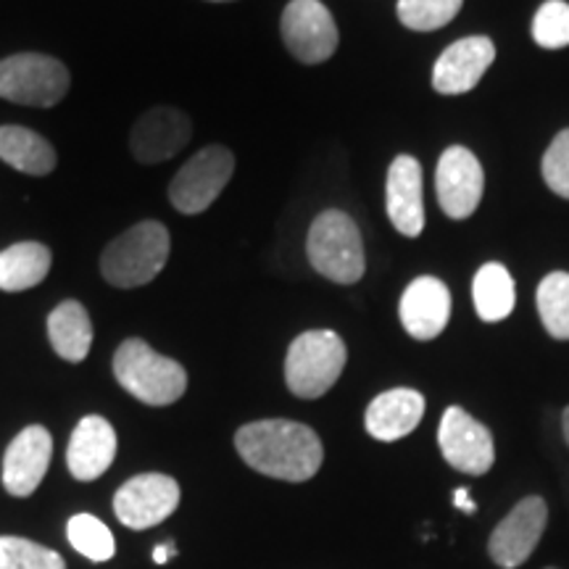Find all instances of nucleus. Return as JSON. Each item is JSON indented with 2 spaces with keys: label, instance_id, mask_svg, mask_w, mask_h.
Here are the masks:
<instances>
[{
  "label": "nucleus",
  "instance_id": "obj_1",
  "mask_svg": "<svg viewBox=\"0 0 569 569\" xmlns=\"http://www.w3.org/2000/svg\"><path fill=\"white\" fill-rule=\"evenodd\" d=\"M240 459L256 472L284 482L311 480L322 467V440L293 419H261L234 432Z\"/></svg>",
  "mask_w": 569,
  "mask_h": 569
},
{
  "label": "nucleus",
  "instance_id": "obj_2",
  "mask_svg": "<svg viewBox=\"0 0 569 569\" xmlns=\"http://www.w3.org/2000/svg\"><path fill=\"white\" fill-rule=\"evenodd\" d=\"M113 375L127 393L148 407H169L188 390V372L180 361L156 353L146 340L130 338L113 353Z\"/></svg>",
  "mask_w": 569,
  "mask_h": 569
},
{
  "label": "nucleus",
  "instance_id": "obj_3",
  "mask_svg": "<svg viewBox=\"0 0 569 569\" xmlns=\"http://www.w3.org/2000/svg\"><path fill=\"white\" fill-rule=\"evenodd\" d=\"M169 230L156 219L138 222L130 230L113 238L103 251L101 272L113 288H142L167 267Z\"/></svg>",
  "mask_w": 569,
  "mask_h": 569
},
{
  "label": "nucleus",
  "instance_id": "obj_4",
  "mask_svg": "<svg viewBox=\"0 0 569 569\" xmlns=\"http://www.w3.org/2000/svg\"><path fill=\"white\" fill-rule=\"evenodd\" d=\"M306 253L319 274L338 284H353L365 277V243L359 227L346 211L319 213L309 230Z\"/></svg>",
  "mask_w": 569,
  "mask_h": 569
},
{
  "label": "nucleus",
  "instance_id": "obj_5",
  "mask_svg": "<svg viewBox=\"0 0 569 569\" xmlns=\"http://www.w3.org/2000/svg\"><path fill=\"white\" fill-rule=\"evenodd\" d=\"M346 343L332 330H309L298 336L284 359V382L298 398H322L346 369Z\"/></svg>",
  "mask_w": 569,
  "mask_h": 569
},
{
  "label": "nucleus",
  "instance_id": "obj_6",
  "mask_svg": "<svg viewBox=\"0 0 569 569\" xmlns=\"http://www.w3.org/2000/svg\"><path fill=\"white\" fill-rule=\"evenodd\" d=\"M69 92V69L42 53H17L0 61V98L19 106L51 109Z\"/></svg>",
  "mask_w": 569,
  "mask_h": 569
},
{
  "label": "nucleus",
  "instance_id": "obj_7",
  "mask_svg": "<svg viewBox=\"0 0 569 569\" xmlns=\"http://www.w3.org/2000/svg\"><path fill=\"white\" fill-rule=\"evenodd\" d=\"M234 172V156L224 146L198 151L169 184V201L180 213H201L217 201Z\"/></svg>",
  "mask_w": 569,
  "mask_h": 569
},
{
  "label": "nucleus",
  "instance_id": "obj_8",
  "mask_svg": "<svg viewBox=\"0 0 569 569\" xmlns=\"http://www.w3.org/2000/svg\"><path fill=\"white\" fill-rule=\"evenodd\" d=\"M549 525V507L540 496H528L509 511L488 538V557L496 567L517 569L532 557Z\"/></svg>",
  "mask_w": 569,
  "mask_h": 569
},
{
  "label": "nucleus",
  "instance_id": "obj_9",
  "mask_svg": "<svg viewBox=\"0 0 569 569\" xmlns=\"http://www.w3.org/2000/svg\"><path fill=\"white\" fill-rule=\"evenodd\" d=\"M282 40L293 59L322 63L338 51V27L319 0H290L282 11Z\"/></svg>",
  "mask_w": 569,
  "mask_h": 569
},
{
  "label": "nucleus",
  "instance_id": "obj_10",
  "mask_svg": "<svg viewBox=\"0 0 569 569\" xmlns=\"http://www.w3.org/2000/svg\"><path fill=\"white\" fill-rule=\"evenodd\" d=\"M180 507V486L174 478L159 472H146L127 480L113 496L117 519L130 530H148L172 517Z\"/></svg>",
  "mask_w": 569,
  "mask_h": 569
},
{
  "label": "nucleus",
  "instance_id": "obj_11",
  "mask_svg": "<svg viewBox=\"0 0 569 569\" xmlns=\"http://www.w3.org/2000/svg\"><path fill=\"white\" fill-rule=\"evenodd\" d=\"M438 446L443 459L459 472L480 478L496 461L493 436L465 409L451 407L443 411L438 427Z\"/></svg>",
  "mask_w": 569,
  "mask_h": 569
},
{
  "label": "nucleus",
  "instance_id": "obj_12",
  "mask_svg": "<svg viewBox=\"0 0 569 569\" xmlns=\"http://www.w3.org/2000/svg\"><path fill=\"white\" fill-rule=\"evenodd\" d=\"M482 167L469 148L451 146L440 156L438 172H436V188L440 209L451 219H467L478 211L482 198Z\"/></svg>",
  "mask_w": 569,
  "mask_h": 569
},
{
  "label": "nucleus",
  "instance_id": "obj_13",
  "mask_svg": "<svg viewBox=\"0 0 569 569\" xmlns=\"http://www.w3.org/2000/svg\"><path fill=\"white\" fill-rule=\"evenodd\" d=\"M193 124L188 113L174 106H156L134 122L130 132L132 156L140 163H161L172 159L190 142Z\"/></svg>",
  "mask_w": 569,
  "mask_h": 569
},
{
  "label": "nucleus",
  "instance_id": "obj_14",
  "mask_svg": "<svg viewBox=\"0 0 569 569\" xmlns=\"http://www.w3.org/2000/svg\"><path fill=\"white\" fill-rule=\"evenodd\" d=\"M53 457V438L46 427L30 425L11 440L3 457V486L11 496H32Z\"/></svg>",
  "mask_w": 569,
  "mask_h": 569
},
{
  "label": "nucleus",
  "instance_id": "obj_15",
  "mask_svg": "<svg viewBox=\"0 0 569 569\" xmlns=\"http://www.w3.org/2000/svg\"><path fill=\"white\" fill-rule=\"evenodd\" d=\"M496 59L493 40L475 34V38L457 40L448 46L432 69V88L440 96H465V92L478 88L486 77L490 63Z\"/></svg>",
  "mask_w": 569,
  "mask_h": 569
},
{
  "label": "nucleus",
  "instance_id": "obj_16",
  "mask_svg": "<svg viewBox=\"0 0 569 569\" xmlns=\"http://www.w3.org/2000/svg\"><path fill=\"white\" fill-rule=\"evenodd\" d=\"M398 317H401L403 330L415 340L438 338L451 319V293L438 277H417L403 290Z\"/></svg>",
  "mask_w": 569,
  "mask_h": 569
},
{
  "label": "nucleus",
  "instance_id": "obj_17",
  "mask_svg": "<svg viewBox=\"0 0 569 569\" xmlns=\"http://www.w3.org/2000/svg\"><path fill=\"white\" fill-rule=\"evenodd\" d=\"M386 206L390 224L407 238H417L425 230V193L422 167L415 156H398L388 169Z\"/></svg>",
  "mask_w": 569,
  "mask_h": 569
},
{
  "label": "nucleus",
  "instance_id": "obj_18",
  "mask_svg": "<svg viewBox=\"0 0 569 569\" xmlns=\"http://www.w3.org/2000/svg\"><path fill=\"white\" fill-rule=\"evenodd\" d=\"M117 457V432L109 419L84 417L71 432L67 448V465L71 478L80 482L98 480Z\"/></svg>",
  "mask_w": 569,
  "mask_h": 569
},
{
  "label": "nucleus",
  "instance_id": "obj_19",
  "mask_svg": "<svg viewBox=\"0 0 569 569\" xmlns=\"http://www.w3.org/2000/svg\"><path fill=\"white\" fill-rule=\"evenodd\" d=\"M425 417V396L411 388H393L375 398L367 407V432L382 443L407 438Z\"/></svg>",
  "mask_w": 569,
  "mask_h": 569
},
{
  "label": "nucleus",
  "instance_id": "obj_20",
  "mask_svg": "<svg viewBox=\"0 0 569 569\" xmlns=\"http://www.w3.org/2000/svg\"><path fill=\"white\" fill-rule=\"evenodd\" d=\"M48 338L61 359L80 365L88 359L92 346V322L80 301H63L48 317Z\"/></svg>",
  "mask_w": 569,
  "mask_h": 569
},
{
  "label": "nucleus",
  "instance_id": "obj_21",
  "mask_svg": "<svg viewBox=\"0 0 569 569\" xmlns=\"http://www.w3.org/2000/svg\"><path fill=\"white\" fill-rule=\"evenodd\" d=\"M0 159L24 174H51L59 163L53 146L27 127H0Z\"/></svg>",
  "mask_w": 569,
  "mask_h": 569
},
{
  "label": "nucleus",
  "instance_id": "obj_22",
  "mask_svg": "<svg viewBox=\"0 0 569 569\" xmlns=\"http://www.w3.org/2000/svg\"><path fill=\"white\" fill-rule=\"evenodd\" d=\"M53 256L42 243H17L0 251V290L21 293L46 280Z\"/></svg>",
  "mask_w": 569,
  "mask_h": 569
},
{
  "label": "nucleus",
  "instance_id": "obj_23",
  "mask_svg": "<svg viewBox=\"0 0 569 569\" xmlns=\"http://www.w3.org/2000/svg\"><path fill=\"white\" fill-rule=\"evenodd\" d=\"M472 298L482 322H501V319H507L517 303L515 280H511L509 269L496 264V261L480 267L472 282Z\"/></svg>",
  "mask_w": 569,
  "mask_h": 569
},
{
  "label": "nucleus",
  "instance_id": "obj_24",
  "mask_svg": "<svg viewBox=\"0 0 569 569\" xmlns=\"http://www.w3.org/2000/svg\"><path fill=\"white\" fill-rule=\"evenodd\" d=\"M538 315L551 338L569 340V272H551L540 280Z\"/></svg>",
  "mask_w": 569,
  "mask_h": 569
},
{
  "label": "nucleus",
  "instance_id": "obj_25",
  "mask_svg": "<svg viewBox=\"0 0 569 569\" xmlns=\"http://www.w3.org/2000/svg\"><path fill=\"white\" fill-rule=\"evenodd\" d=\"M67 538L71 549L90 561H109L117 553V540L98 517L74 515L67 525Z\"/></svg>",
  "mask_w": 569,
  "mask_h": 569
},
{
  "label": "nucleus",
  "instance_id": "obj_26",
  "mask_svg": "<svg viewBox=\"0 0 569 569\" xmlns=\"http://www.w3.org/2000/svg\"><path fill=\"white\" fill-rule=\"evenodd\" d=\"M465 0H398V21L415 32L446 27L461 11Z\"/></svg>",
  "mask_w": 569,
  "mask_h": 569
},
{
  "label": "nucleus",
  "instance_id": "obj_27",
  "mask_svg": "<svg viewBox=\"0 0 569 569\" xmlns=\"http://www.w3.org/2000/svg\"><path fill=\"white\" fill-rule=\"evenodd\" d=\"M0 569H67V561L27 538L0 536Z\"/></svg>",
  "mask_w": 569,
  "mask_h": 569
},
{
  "label": "nucleus",
  "instance_id": "obj_28",
  "mask_svg": "<svg viewBox=\"0 0 569 569\" xmlns=\"http://www.w3.org/2000/svg\"><path fill=\"white\" fill-rule=\"evenodd\" d=\"M532 38L540 48L559 51L569 46V3L565 0H549L532 19Z\"/></svg>",
  "mask_w": 569,
  "mask_h": 569
},
{
  "label": "nucleus",
  "instance_id": "obj_29",
  "mask_svg": "<svg viewBox=\"0 0 569 569\" xmlns=\"http://www.w3.org/2000/svg\"><path fill=\"white\" fill-rule=\"evenodd\" d=\"M543 180L553 193L569 201V130L559 132L546 151Z\"/></svg>",
  "mask_w": 569,
  "mask_h": 569
},
{
  "label": "nucleus",
  "instance_id": "obj_30",
  "mask_svg": "<svg viewBox=\"0 0 569 569\" xmlns=\"http://www.w3.org/2000/svg\"><path fill=\"white\" fill-rule=\"evenodd\" d=\"M453 507H457L459 511H467V515H475L478 511V507H475V501L469 498V490L467 488H459L457 493H453Z\"/></svg>",
  "mask_w": 569,
  "mask_h": 569
},
{
  "label": "nucleus",
  "instance_id": "obj_31",
  "mask_svg": "<svg viewBox=\"0 0 569 569\" xmlns=\"http://www.w3.org/2000/svg\"><path fill=\"white\" fill-rule=\"evenodd\" d=\"M177 557V549L172 543H163V546H156L153 549V561L156 565H167V561H172Z\"/></svg>",
  "mask_w": 569,
  "mask_h": 569
},
{
  "label": "nucleus",
  "instance_id": "obj_32",
  "mask_svg": "<svg viewBox=\"0 0 569 569\" xmlns=\"http://www.w3.org/2000/svg\"><path fill=\"white\" fill-rule=\"evenodd\" d=\"M561 430H565V440L569 443V407L565 409V417H561Z\"/></svg>",
  "mask_w": 569,
  "mask_h": 569
},
{
  "label": "nucleus",
  "instance_id": "obj_33",
  "mask_svg": "<svg viewBox=\"0 0 569 569\" xmlns=\"http://www.w3.org/2000/svg\"><path fill=\"white\" fill-rule=\"evenodd\" d=\"M211 3H227V0H211Z\"/></svg>",
  "mask_w": 569,
  "mask_h": 569
},
{
  "label": "nucleus",
  "instance_id": "obj_34",
  "mask_svg": "<svg viewBox=\"0 0 569 569\" xmlns=\"http://www.w3.org/2000/svg\"><path fill=\"white\" fill-rule=\"evenodd\" d=\"M549 569H557V567H549Z\"/></svg>",
  "mask_w": 569,
  "mask_h": 569
}]
</instances>
